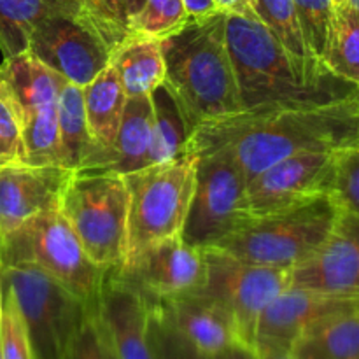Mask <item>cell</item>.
<instances>
[{"mask_svg":"<svg viewBox=\"0 0 359 359\" xmlns=\"http://www.w3.org/2000/svg\"><path fill=\"white\" fill-rule=\"evenodd\" d=\"M293 4L305 44L311 55L321 62L332 30L335 4L333 0H293Z\"/></svg>","mask_w":359,"mask_h":359,"instance_id":"obj_32","label":"cell"},{"mask_svg":"<svg viewBox=\"0 0 359 359\" xmlns=\"http://www.w3.org/2000/svg\"><path fill=\"white\" fill-rule=\"evenodd\" d=\"M340 207L330 193L309 196L248 224L216 249L244 262L293 270L314 255L335 224Z\"/></svg>","mask_w":359,"mask_h":359,"instance_id":"obj_4","label":"cell"},{"mask_svg":"<svg viewBox=\"0 0 359 359\" xmlns=\"http://www.w3.org/2000/svg\"><path fill=\"white\" fill-rule=\"evenodd\" d=\"M255 349L258 351L259 359H300L293 354L291 349H284V347H276V346H255Z\"/></svg>","mask_w":359,"mask_h":359,"instance_id":"obj_39","label":"cell"},{"mask_svg":"<svg viewBox=\"0 0 359 359\" xmlns=\"http://www.w3.org/2000/svg\"><path fill=\"white\" fill-rule=\"evenodd\" d=\"M330 195L342 210L359 214V140L333 151Z\"/></svg>","mask_w":359,"mask_h":359,"instance_id":"obj_30","label":"cell"},{"mask_svg":"<svg viewBox=\"0 0 359 359\" xmlns=\"http://www.w3.org/2000/svg\"><path fill=\"white\" fill-rule=\"evenodd\" d=\"M4 314L0 325L2 359H35L27 325L9 293H4Z\"/></svg>","mask_w":359,"mask_h":359,"instance_id":"obj_34","label":"cell"},{"mask_svg":"<svg viewBox=\"0 0 359 359\" xmlns=\"http://www.w3.org/2000/svg\"><path fill=\"white\" fill-rule=\"evenodd\" d=\"M111 65L118 72L126 97L151 95L165 81V60L160 39L128 35L112 53Z\"/></svg>","mask_w":359,"mask_h":359,"instance_id":"obj_23","label":"cell"},{"mask_svg":"<svg viewBox=\"0 0 359 359\" xmlns=\"http://www.w3.org/2000/svg\"><path fill=\"white\" fill-rule=\"evenodd\" d=\"M30 265L95 305L109 272L91 262L60 207L37 214L0 242V266Z\"/></svg>","mask_w":359,"mask_h":359,"instance_id":"obj_7","label":"cell"},{"mask_svg":"<svg viewBox=\"0 0 359 359\" xmlns=\"http://www.w3.org/2000/svg\"><path fill=\"white\" fill-rule=\"evenodd\" d=\"M151 342L154 359H212L182 339L151 305Z\"/></svg>","mask_w":359,"mask_h":359,"instance_id":"obj_35","label":"cell"},{"mask_svg":"<svg viewBox=\"0 0 359 359\" xmlns=\"http://www.w3.org/2000/svg\"><path fill=\"white\" fill-rule=\"evenodd\" d=\"M84 111L91 139L100 151V167L105 170L111 160L116 135L126 105V93L114 67L107 65L91 83L83 88Z\"/></svg>","mask_w":359,"mask_h":359,"instance_id":"obj_20","label":"cell"},{"mask_svg":"<svg viewBox=\"0 0 359 359\" xmlns=\"http://www.w3.org/2000/svg\"><path fill=\"white\" fill-rule=\"evenodd\" d=\"M0 77L16 100L28 165H60L58 100L63 79L30 51L2 60Z\"/></svg>","mask_w":359,"mask_h":359,"instance_id":"obj_11","label":"cell"},{"mask_svg":"<svg viewBox=\"0 0 359 359\" xmlns=\"http://www.w3.org/2000/svg\"><path fill=\"white\" fill-rule=\"evenodd\" d=\"M128 203L125 177L112 170L72 172L60 195V210L105 272H119L125 263Z\"/></svg>","mask_w":359,"mask_h":359,"instance_id":"obj_5","label":"cell"},{"mask_svg":"<svg viewBox=\"0 0 359 359\" xmlns=\"http://www.w3.org/2000/svg\"><path fill=\"white\" fill-rule=\"evenodd\" d=\"M212 359H259L258 351L255 346H248L244 342H235L219 354L212 356Z\"/></svg>","mask_w":359,"mask_h":359,"instance_id":"obj_38","label":"cell"},{"mask_svg":"<svg viewBox=\"0 0 359 359\" xmlns=\"http://www.w3.org/2000/svg\"><path fill=\"white\" fill-rule=\"evenodd\" d=\"M144 2L146 0H90L91 7L97 13L125 28L126 32H128L126 25H128L130 18L142 7Z\"/></svg>","mask_w":359,"mask_h":359,"instance_id":"obj_36","label":"cell"},{"mask_svg":"<svg viewBox=\"0 0 359 359\" xmlns=\"http://www.w3.org/2000/svg\"><path fill=\"white\" fill-rule=\"evenodd\" d=\"M95 309L118 359H154L151 302L118 272H109Z\"/></svg>","mask_w":359,"mask_h":359,"instance_id":"obj_17","label":"cell"},{"mask_svg":"<svg viewBox=\"0 0 359 359\" xmlns=\"http://www.w3.org/2000/svg\"><path fill=\"white\" fill-rule=\"evenodd\" d=\"M128 35L125 28L86 4L79 9L62 11L42 20L32 34L27 51L63 79L84 88L111 65L112 53Z\"/></svg>","mask_w":359,"mask_h":359,"instance_id":"obj_8","label":"cell"},{"mask_svg":"<svg viewBox=\"0 0 359 359\" xmlns=\"http://www.w3.org/2000/svg\"><path fill=\"white\" fill-rule=\"evenodd\" d=\"M251 217L248 179L233 154L226 149L200 153L195 191L181 237L196 248H217Z\"/></svg>","mask_w":359,"mask_h":359,"instance_id":"obj_10","label":"cell"},{"mask_svg":"<svg viewBox=\"0 0 359 359\" xmlns=\"http://www.w3.org/2000/svg\"><path fill=\"white\" fill-rule=\"evenodd\" d=\"M226 46L244 109L265 105H319L359 93L337 76H307L256 14L226 13Z\"/></svg>","mask_w":359,"mask_h":359,"instance_id":"obj_2","label":"cell"},{"mask_svg":"<svg viewBox=\"0 0 359 359\" xmlns=\"http://www.w3.org/2000/svg\"><path fill=\"white\" fill-rule=\"evenodd\" d=\"M359 309V294H332L287 286L263 311L255 346L291 349L304 333L319 323Z\"/></svg>","mask_w":359,"mask_h":359,"instance_id":"obj_16","label":"cell"},{"mask_svg":"<svg viewBox=\"0 0 359 359\" xmlns=\"http://www.w3.org/2000/svg\"><path fill=\"white\" fill-rule=\"evenodd\" d=\"M333 4L335 6H342V4H347V0H333Z\"/></svg>","mask_w":359,"mask_h":359,"instance_id":"obj_43","label":"cell"},{"mask_svg":"<svg viewBox=\"0 0 359 359\" xmlns=\"http://www.w3.org/2000/svg\"><path fill=\"white\" fill-rule=\"evenodd\" d=\"M347 4H349V6H353L354 9L359 13V0H347Z\"/></svg>","mask_w":359,"mask_h":359,"instance_id":"obj_42","label":"cell"},{"mask_svg":"<svg viewBox=\"0 0 359 359\" xmlns=\"http://www.w3.org/2000/svg\"><path fill=\"white\" fill-rule=\"evenodd\" d=\"M86 4L90 0H0V53L4 60L27 51L32 34L42 20Z\"/></svg>","mask_w":359,"mask_h":359,"instance_id":"obj_24","label":"cell"},{"mask_svg":"<svg viewBox=\"0 0 359 359\" xmlns=\"http://www.w3.org/2000/svg\"><path fill=\"white\" fill-rule=\"evenodd\" d=\"M287 286L332 294H359V214L340 209L318 251L287 272Z\"/></svg>","mask_w":359,"mask_h":359,"instance_id":"obj_14","label":"cell"},{"mask_svg":"<svg viewBox=\"0 0 359 359\" xmlns=\"http://www.w3.org/2000/svg\"><path fill=\"white\" fill-rule=\"evenodd\" d=\"M321 62L337 77L359 86V13L349 4L335 6Z\"/></svg>","mask_w":359,"mask_h":359,"instance_id":"obj_28","label":"cell"},{"mask_svg":"<svg viewBox=\"0 0 359 359\" xmlns=\"http://www.w3.org/2000/svg\"><path fill=\"white\" fill-rule=\"evenodd\" d=\"M153 102V135H151L149 165L167 163L186 153L188 126L177 100L165 84L151 93Z\"/></svg>","mask_w":359,"mask_h":359,"instance_id":"obj_27","label":"cell"},{"mask_svg":"<svg viewBox=\"0 0 359 359\" xmlns=\"http://www.w3.org/2000/svg\"><path fill=\"white\" fill-rule=\"evenodd\" d=\"M207 277L198 293L212 298L230 314L238 340L255 346L263 311L287 287V272L244 262L221 249H203Z\"/></svg>","mask_w":359,"mask_h":359,"instance_id":"obj_12","label":"cell"},{"mask_svg":"<svg viewBox=\"0 0 359 359\" xmlns=\"http://www.w3.org/2000/svg\"><path fill=\"white\" fill-rule=\"evenodd\" d=\"M65 359H118L95 305L70 340Z\"/></svg>","mask_w":359,"mask_h":359,"instance_id":"obj_33","label":"cell"},{"mask_svg":"<svg viewBox=\"0 0 359 359\" xmlns=\"http://www.w3.org/2000/svg\"><path fill=\"white\" fill-rule=\"evenodd\" d=\"M186 14L189 20H200V18H209L217 13H224L219 9L216 0H182Z\"/></svg>","mask_w":359,"mask_h":359,"instance_id":"obj_37","label":"cell"},{"mask_svg":"<svg viewBox=\"0 0 359 359\" xmlns=\"http://www.w3.org/2000/svg\"><path fill=\"white\" fill-rule=\"evenodd\" d=\"M118 273L149 302L198 293L207 277L205 251L175 235L149 245Z\"/></svg>","mask_w":359,"mask_h":359,"instance_id":"obj_13","label":"cell"},{"mask_svg":"<svg viewBox=\"0 0 359 359\" xmlns=\"http://www.w3.org/2000/svg\"><path fill=\"white\" fill-rule=\"evenodd\" d=\"M182 0H146L130 18L128 34L151 39H163L174 34L188 21Z\"/></svg>","mask_w":359,"mask_h":359,"instance_id":"obj_29","label":"cell"},{"mask_svg":"<svg viewBox=\"0 0 359 359\" xmlns=\"http://www.w3.org/2000/svg\"><path fill=\"white\" fill-rule=\"evenodd\" d=\"M0 280L27 325L35 359H65L91 305L30 265H2Z\"/></svg>","mask_w":359,"mask_h":359,"instance_id":"obj_9","label":"cell"},{"mask_svg":"<svg viewBox=\"0 0 359 359\" xmlns=\"http://www.w3.org/2000/svg\"><path fill=\"white\" fill-rule=\"evenodd\" d=\"M221 11L224 13H238V14H252L251 0H216Z\"/></svg>","mask_w":359,"mask_h":359,"instance_id":"obj_40","label":"cell"},{"mask_svg":"<svg viewBox=\"0 0 359 359\" xmlns=\"http://www.w3.org/2000/svg\"><path fill=\"white\" fill-rule=\"evenodd\" d=\"M151 305L182 339L207 356H216L241 342L230 314L205 294L191 293Z\"/></svg>","mask_w":359,"mask_h":359,"instance_id":"obj_19","label":"cell"},{"mask_svg":"<svg viewBox=\"0 0 359 359\" xmlns=\"http://www.w3.org/2000/svg\"><path fill=\"white\" fill-rule=\"evenodd\" d=\"M359 140V93L319 105H265L212 119L191 132L186 153L226 149L248 184L280 160L337 151Z\"/></svg>","mask_w":359,"mask_h":359,"instance_id":"obj_1","label":"cell"},{"mask_svg":"<svg viewBox=\"0 0 359 359\" xmlns=\"http://www.w3.org/2000/svg\"><path fill=\"white\" fill-rule=\"evenodd\" d=\"M60 165L70 172L97 170L100 151L91 139L84 111L83 88L65 81L58 100Z\"/></svg>","mask_w":359,"mask_h":359,"instance_id":"obj_21","label":"cell"},{"mask_svg":"<svg viewBox=\"0 0 359 359\" xmlns=\"http://www.w3.org/2000/svg\"><path fill=\"white\" fill-rule=\"evenodd\" d=\"M251 7L256 18L272 32L273 37L283 44L307 76L314 79L332 76V72L309 51L293 0H251Z\"/></svg>","mask_w":359,"mask_h":359,"instance_id":"obj_26","label":"cell"},{"mask_svg":"<svg viewBox=\"0 0 359 359\" xmlns=\"http://www.w3.org/2000/svg\"><path fill=\"white\" fill-rule=\"evenodd\" d=\"M70 174L55 165L0 167V242L28 219L58 205Z\"/></svg>","mask_w":359,"mask_h":359,"instance_id":"obj_18","label":"cell"},{"mask_svg":"<svg viewBox=\"0 0 359 359\" xmlns=\"http://www.w3.org/2000/svg\"><path fill=\"white\" fill-rule=\"evenodd\" d=\"M151 135H153L151 95L128 97L112 147L111 160L105 170L126 175L149 167Z\"/></svg>","mask_w":359,"mask_h":359,"instance_id":"obj_22","label":"cell"},{"mask_svg":"<svg viewBox=\"0 0 359 359\" xmlns=\"http://www.w3.org/2000/svg\"><path fill=\"white\" fill-rule=\"evenodd\" d=\"M0 359H2V353H0Z\"/></svg>","mask_w":359,"mask_h":359,"instance_id":"obj_44","label":"cell"},{"mask_svg":"<svg viewBox=\"0 0 359 359\" xmlns=\"http://www.w3.org/2000/svg\"><path fill=\"white\" fill-rule=\"evenodd\" d=\"M2 314H4V294H2V280H0V325H2Z\"/></svg>","mask_w":359,"mask_h":359,"instance_id":"obj_41","label":"cell"},{"mask_svg":"<svg viewBox=\"0 0 359 359\" xmlns=\"http://www.w3.org/2000/svg\"><path fill=\"white\" fill-rule=\"evenodd\" d=\"M28 163L20 109L6 81L0 77V167Z\"/></svg>","mask_w":359,"mask_h":359,"instance_id":"obj_31","label":"cell"},{"mask_svg":"<svg viewBox=\"0 0 359 359\" xmlns=\"http://www.w3.org/2000/svg\"><path fill=\"white\" fill-rule=\"evenodd\" d=\"M224 21L226 13L188 20L160 39L163 84L177 100L189 135L203 123L242 111Z\"/></svg>","mask_w":359,"mask_h":359,"instance_id":"obj_3","label":"cell"},{"mask_svg":"<svg viewBox=\"0 0 359 359\" xmlns=\"http://www.w3.org/2000/svg\"><path fill=\"white\" fill-rule=\"evenodd\" d=\"M333 151H312L280 160L248 184L251 216H263L309 196L330 193Z\"/></svg>","mask_w":359,"mask_h":359,"instance_id":"obj_15","label":"cell"},{"mask_svg":"<svg viewBox=\"0 0 359 359\" xmlns=\"http://www.w3.org/2000/svg\"><path fill=\"white\" fill-rule=\"evenodd\" d=\"M291 351L300 359H359V309L319 323Z\"/></svg>","mask_w":359,"mask_h":359,"instance_id":"obj_25","label":"cell"},{"mask_svg":"<svg viewBox=\"0 0 359 359\" xmlns=\"http://www.w3.org/2000/svg\"><path fill=\"white\" fill-rule=\"evenodd\" d=\"M196 163L198 154L188 151L167 163L123 175L130 195L125 263L149 245L182 233L195 191Z\"/></svg>","mask_w":359,"mask_h":359,"instance_id":"obj_6","label":"cell"}]
</instances>
